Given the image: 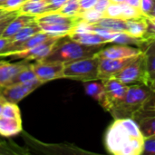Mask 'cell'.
I'll list each match as a JSON object with an SVG mask.
<instances>
[{"label":"cell","mask_w":155,"mask_h":155,"mask_svg":"<svg viewBox=\"0 0 155 155\" xmlns=\"http://www.w3.org/2000/svg\"><path fill=\"white\" fill-rule=\"evenodd\" d=\"M143 51L146 59L147 68H148V72L151 78V84H152V78L155 75V40L147 44L143 48Z\"/></svg>","instance_id":"603a6c76"},{"label":"cell","mask_w":155,"mask_h":155,"mask_svg":"<svg viewBox=\"0 0 155 155\" xmlns=\"http://www.w3.org/2000/svg\"><path fill=\"white\" fill-rule=\"evenodd\" d=\"M40 31H41L40 26L35 21V22L27 25L24 28H22L19 32H17L13 36H11L9 38V40L11 42H14V43H20V42H23V41L28 39L29 37H31L32 35H35L36 33H38Z\"/></svg>","instance_id":"7402d4cb"},{"label":"cell","mask_w":155,"mask_h":155,"mask_svg":"<svg viewBox=\"0 0 155 155\" xmlns=\"http://www.w3.org/2000/svg\"><path fill=\"white\" fill-rule=\"evenodd\" d=\"M64 78L87 82L99 79V58L94 55L64 64Z\"/></svg>","instance_id":"277c9868"},{"label":"cell","mask_w":155,"mask_h":155,"mask_svg":"<svg viewBox=\"0 0 155 155\" xmlns=\"http://www.w3.org/2000/svg\"><path fill=\"white\" fill-rule=\"evenodd\" d=\"M48 12L47 0H26L18 9L19 14L38 16Z\"/></svg>","instance_id":"9a60e30c"},{"label":"cell","mask_w":155,"mask_h":155,"mask_svg":"<svg viewBox=\"0 0 155 155\" xmlns=\"http://www.w3.org/2000/svg\"><path fill=\"white\" fill-rule=\"evenodd\" d=\"M104 84L105 98L102 107L110 112L114 107L119 104L126 95L129 85L124 84L115 77H110L105 79H100Z\"/></svg>","instance_id":"52a82bcc"},{"label":"cell","mask_w":155,"mask_h":155,"mask_svg":"<svg viewBox=\"0 0 155 155\" xmlns=\"http://www.w3.org/2000/svg\"><path fill=\"white\" fill-rule=\"evenodd\" d=\"M84 87L85 93L89 96H91L93 99L97 101L99 104L102 106L105 98L104 87L102 81L98 79V80L84 82Z\"/></svg>","instance_id":"e0dca14e"},{"label":"cell","mask_w":155,"mask_h":155,"mask_svg":"<svg viewBox=\"0 0 155 155\" xmlns=\"http://www.w3.org/2000/svg\"><path fill=\"white\" fill-rule=\"evenodd\" d=\"M23 132L21 113L17 104L6 102L0 114V134L11 138Z\"/></svg>","instance_id":"8992f818"},{"label":"cell","mask_w":155,"mask_h":155,"mask_svg":"<svg viewBox=\"0 0 155 155\" xmlns=\"http://www.w3.org/2000/svg\"><path fill=\"white\" fill-rule=\"evenodd\" d=\"M96 2H97V0H80V5H81L82 12L94 8Z\"/></svg>","instance_id":"8d00e7d4"},{"label":"cell","mask_w":155,"mask_h":155,"mask_svg":"<svg viewBox=\"0 0 155 155\" xmlns=\"http://www.w3.org/2000/svg\"><path fill=\"white\" fill-rule=\"evenodd\" d=\"M113 3H118V4H123V3H126L127 0H111Z\"/></svg>","instance_id":"60d3db41"},{"label":"cell","mask_w":155,"mask_h":155,"mask_svg":"<svg viewBox=\"0 0 155 155\" xmlns=\"http://www.w3.org/2000/svg\"><path fill=\"white\" fill-rule=\"evenodd\" d=\"M68 0H47L48 12L58 11Z\"/></svg>","instance_id":"836d02e7"},{"label":"cell","mask_w":155,"mask_h":155,"mask_svg":"<svg viewBox=\"0 0 155 155\" xmlns=\"http://www.w3.org/2000/svg\"><path fill=\"white\" fill-rule=\"evenodd\" d=\"M123 11H122V19L124 20H131V19H138L144 17L145 15L139 9L130 5L127 3L122 4Z\"/></svg>","instance_id":"4316f807"},{"label":"cell","mask_w":155,"mask_h":155,"mask_svg":"<svg viewBox=\"0 0 155 155\" xmlns=\"http://www.w3.org/2000/svg\"><path fill=\"white\" fill-rule=\"evenodd\" d=\"M73 40L86 45H99L110 44L105 38L102 35L94 33V32H85V33H72L68 35Z\"/></svg>","instance_id":"2e32d148"},{"label":"cell","mask_w":155,"mask_h":155,"mask_svg":"<svg viewBox=\"0 0 155 155\" xmlns=\"http://www.w3.org/2000/svg\"><path fill=\"white\" fill-rule=\"evenodd\" d=\"M103 17H104V14L95 10L94 8L83 11L79 15V18L81 20L88 22V23H96Z\"/></svg>","instance_id":"83f0119b"},{"label":"cell","mask_w":155,"mask_h":155,"mask_svg":"<svg viewBox=\"0 0 155 155\" xmlns=\"http://www.w3.org/2000/svg\"><path fill=\"white\" fill-rule=\"evenodd\" d=\"M40 81L34 69L32 68L31 64H29L26 67H25L24 69H22L14 78V80L12 81L11 84H18V83H34V82H37Z\"/></svg>","instance_id":"cb8c5ba5"},{"label":"cell","mask_w":155,"mask_h":155,"mask_svg":"<svg viewBox=\"0 0 155 155\" xmlns=\"http://www.w3.org/2000/svg\"><path fill=\"white\" fill-rule=\"evenodd\" d=\"M155 155V135L144 137L143 154Z\"/></svg>","instance_id":"4dcf8cb0"},{"label":"cell","mask_w":155,"mask_h":155,"mask_svg":"<svg viewBox=\"0 0 155 155\" xmlns=\"http://www.w3.org/2000/svg\"><path fill=\"white\" fill-rule=\"evenodd\" d=\"M9 43H10L9 38L3 37V36H1V37H0V56L2 55L3 52L5 51V49L6 48V46L8 45V44H9Z\"/></svg>","instance_id":"74e56055"},{"label":"cell","mask_w":155,"mask_h":155,"mask_svg":"<svg viewBox=\"0 0 155 155\" xmlns=\"http://www.w3.org/2000/svg\"><path fill=\"white\" fill-rule=\"evenodd\" d=\"M150 15H154L155 16V0H153V9H152V11H151Z\"/></svg>","instance_id":"b9f144b4"},{"label":"cell","mask_w":155,"mask_h":155,"mask_svg":"<svg viewBox=\"0 0 155 155\" xmlns=\"http://www.w3.org/2000/svg\"><path fill=\"white\" fill-rule=\"evenodd\" d=\"M100 26L110 29L114 32H122L126 33L127 31V20H124L121 18H111V17H103L96 23Z\"/></svg>","instance_id":"44dd1931"},{"label":"cell","mask_w":155,"mask_h":155,"mask_svg":"<svg viewBox=\"0 0 155 155\" xmlns=\"http://www.w3.org/2000/svg\"><path fill=\"white\" fill-rule=\"evenodd\" d=\"M106 150L114 155H141L144 136L138 123L131 118L114 119L104 136Z\"/></svg>","instance_id":"6da1fadb"},{"label":"cell","mask_w":155,"mask_h":155,"mask_svg":"<svg viewBox=\"0 0 155 155\" xmlns=\"http://www.w3.org/2000/svg\"><path fill=\"white\" fill-rule=\"evenodd\" d=\"M106 45L107 44L99 45H86L78 43L66 35L58 40L51 53L43 60L49 62H59L65 64L80 59L94 56Z\"/></svg>","instance_id":"3957f363"},{"label":"cell","mask_w":155,"mask_h":155,"mask_svg":"<svg viewBox=\"0 0 155 155\" xmlns=\"http://www.w3.org/2000/svg\"><path fill=\"white\" fill-rule=\"evenodd\" d=\"M19 13H18V10H16V11H14L11 15H9L8 16H6V17H5L4 19H2L1 21H0V37L2 36V35H3V33H4V31H5V29L6 28V26L9 25V23L18 15Z\"/></svg>","instance_id":"d6a6232c"},{"label":"cell","mask_w":155,"mask_h":155,"mask_svg":"<svg viewBox=\"0 0 155 155\" xmlns=\"http://www.w3.org/2000/svg\"><path fill=\"white\" fill-rule=\"evenodd\" d=\"M61 37L56 36H50L48 39L45 40L44 42L38 44L37 45L21 52H16L12 54L11 56L13 59H22L24 61H39L45 59L53 50L56 43Z\"/></svg>","instance_id":"ba28073f"},{"label":"cell","mask_w":155,"mask_h":155,"mask_svg":"<svg viewBox=\"0 0 155 155\" xmlns=\"http://www.w3.org/2000/svg\"><path fill=\"white\" fill-rule=\"evenodd\" d=\"M35 16H33L30 15H25V14H18L6 26L2 36L10 38L11 36L15 35L17 32H19L22 28H24L27 25L35 22Z\"/></svg>","instance_id":"5bb4252c"},{"label":"cell","mask_w":155,"mask_h":155,"mask_svg":"<svg viewBox=\"0 0 155 155\" xmlns=\"http://www.w3.org/2000/svg\"><path fill=\"white\" fill-rule=\"evenodd\" d=\"M153 6V0H142L141 1V11L144 15H150Z\"/></svg>","instance_id":"e575fe53"},{"label":"cell","mask_w":155,"mask_h":155,"mask_svg":"<svg viewBox=\"0 0 155 155\" xmlns=\"http://www.w3.org/2000/svg\"><path fill=\"white\" fill-rule=\"evenodd\" d=\"M5 1H6V0H0V7H1L2 5H3V4H4V3H5Z\"/></svg>","instance_id":"7bdbcfd3"},{"label":"cell","mask_w":155,"mask_h":155,"mask_svg":"<svg viewBox=\"0 0 155 155\" xmlns=\"http://www.w3.org/2000/svg\"><path fill=\"white\" fill-rule=\"evenodd\" d=\"M31 65L37 78L43 84H45L49 81L64 78V64L59 62L39 60L35 64H31Z\"/></svg>","instance_id":"9c48e42d"},{"label":"cell","mask_w":155,"mask_h":155,"mask_svg":"<svg viewBox=\"0 0 155 155\" xmlns=\"http://www.w3.org/2000/svg\"><path fill=\"white\" fill-rule=\"evenodd\" d=\"M41 31L51 36L63 37L70 35L76 25H49V24H38Z\"/></svg>","instance_id":"d6986e66"},{"label":"cell","mask_w":155,"mask_h":155,"mask_svg":"<svg viewBox=\"0 0 155 155\" xmlns=\"http://www.w3.org/2000/svg\"><path fill=\"white\" fill-rule=\"evenodd\" d=\"M151 87H152V89H153V91H155V83H153V84L151 85Z\"/></svg>","instance_id":"ee69618b"},{"label":"cell","mask_w":155,"mask_h":155,"mask_svg":"<svg viewBox=\"0 0 155 155\" xmlns=\"http://www.w3.org/2000/svg\"><path fill=\"white\" fill-rule=\"evenodd\" d=\"M143 53V49L138 47L130 46V45H112L110 46H104L101 49L97 54L96 56L98 58H111V59H123V58H129L134 57L136 55L141 54Z\"/></svg>","instance_id":"8fae6325"},{"label":"cell","mask_w":155,"mask_h":155,"mask_svg":"<svg viewBox=\"0 0 155 155\" xmlns=\"http://www.w3.org/2000/svg\"><path fill=\"white\" fill-rule=\"evenodd\" d=\"M25 1L26 0H6L1 7L9 11H15L18 10Z\"/></svg>","instance_id":"1f68e13d"},{"label":"cell","mask_w":155,"mask_h":155,"mask_svg":"<svg viewBox=\"0 0 155 155\" xmlns=\"http://www.w3.org/2000/svg\"><path fill=\"white\" fill-rule=\"evenodd\" d=\"M29 152L0 134V155H25Z\"/></svg>","instance_id":"ffe728a7"},{"label":"cell","mask_w":155,"mask_h":155,"mask_svg":"<svg viewBox=\"0 0 155 155\" xmlns=\"http://www.w3.org/2000/svg\"><path fill=\"white\" fill-rule=\"evenodd\" d=\"M28 64L27 61L18 63L0 62V89L10 85L15 75Z\"/></svg>","instance_id":"4fadbf2b"},{"label":"cell","mask_w":155,"mask_h":155,"mask_svg":"<svg viewBox=\"0 0 155 155\" xmlns=\"http://www.w3.org/2000/svg\"><path fill=\"white\" fill-rule=\"evenodd\" d=\"M137 123L144 137L155 135V114L145 116Z\"/></svg>","instance_id":"d4e9b609"},{"label":"cell","mask_w":155,"mask_h":155,"mask_svg":"<svg viewBox=\"0 0 155 155\" xmlns=\"http://www.w3.org/2000/svg\"><path fill=\"white\" fill-rule=\"evenodd\" d=\"M6 102H7V101H6L3 96H0V114H1V113H2V110H3V107H4L5 104Z\"/></svg>","instance_id":"ab89813d"},{"label":"cell","mask_w":155,"mask_h":155,"mask_svg":"<svg viewBox=\"0 0 155 155\" xmlns=\"http://www.w3.org/2000/svg\"><path fill=\"white\" fill-rule=\"evenodd\" d=\"M122 11H123L122 4L112 2L103 14H104V17L121 18L122 19Z\"/></svg>","instance_id":"f1b7e54d"},{"label":"cell","mask_w":155,"mask_h":155,"mask_svg":"<svg viewBox=\"0 0 155 155\" xmlns=\"http://www.w3.org/2000/svg\"><path fill=\"white\" fill-rule=\"evenodd\" d=\"M114 77L129 86L137 84L151 86V78L144 54L142 53L137 55L129 64H127Z\"/></svg>","instance_id":"5b68a950"},{"label":"cell","mask_w":155,"mask_h":155,"mask_svg":"<svg viewBox=\"0 0 155 155\" xmlns=\"http://www.w3.org/2000/svg\"><path fill=\"white\" fill-rule=\"evenodd\" d=\"M109 113L114 119L131 118L136 122L155 114V91L148 85H130L124 100Z\"/></svg>","instance_id":"7a4b0ae2"},{"label":"cell","mask_w":155,"mask_h":155,"mask_svg":"<svg viewBox=\"0 0 155 155\" xmlns=\"http://www.w3.org/2000/svg\"><path fill=\"white\" fill-rule=\"evenodd\" d=\"M141 1L142 0H127L126 3L141 11Z\"/></svg>","instance_id":"f35d334b"},{"label":"cell","mask_w":155,"mask_h":155,"mask_svg":"<svg viewBox=\"0 0 155 155\" xmlns=\"http://www.w3.org/2000/svg\"><path fill=\"white\" fill-rule=\"evenodd\" d=\"M42 84H44L41 81L34 83H18L10 84L2 89V96L7 102L17 104Z\"/></svg>","instance_id":"30bf717a"},{"label":"cell","mask_w":155,"mask_h":155,"mask_svg":"<svg viewBox=\"0 0 155 155\" xmlns=\"http://www.w3.org/2000/svg\"><path fill=\"white\" fill-rule=\"evenodd\" d=\"M153 83H155V75L153 77V78H152V84H151V85H152Z\"/></svg>","instance_id":"f6af8a7d"},{"label":"cell","mask_w":155,"mask_h":155,"mask_svg":"<svg viewBox=\"0 0 155 155\" xmlns=\"http://www.w3.org/2000/svg\"><path fill=\"white\" fill-rule=\"evenodd\" d=\"M111 3H112L111 0H97V2H96L94 8L95 10L101 12V13H104Z\"/></svg>","instance_id":"d590c367"},{"label":"cell","mask_w":155,"mask_h":155,"mask_svg":"<svg viewBox=\"0 0 155 155\" xmlns=\"http://www.w3.org/2000/svg\"><path fill=\"white\" fill-rule=\"evenodd\" d=\"M147 28H148V23L145 19V16L142 18H138V19L127 20L126 34H128L131 36H134L136 38H142L144 40Z\"/></svg>","instance_id":"ac0fdd59"},{"label":"cell","mask_w":155,"mask_h":155,"mask_svg":"<svg viewBox=\"0 0 155 155\" xmlns=\"http://www.w3.org/2000/svg\"><path fill=\"white\" fill-rule=\"evenodd\" d=\"M145 19L148 23V28L146 35L144 36V41L146 42V45L150 42H153L155 40V16L152 15H145Z\"/></svg>","instance_id":"f546056e"},{"label":"cell","mask_w":155,"mask_h":155,"mask_svg":"<svg viewBox=\"0 0 155 155\" xmlns=\"http://www.w3.org/2000/svg\"><path fill=\"white\" fill-rule=\"evenodd\" d=\"M136 56L123 59L99 58V79L114 77L127 64H129Z\"/></svg>","instance_id":"7c38bea8"},{"label":"cell","mask_w":155,"mask_h":155,"mask_svg":"<svg viewBox=\"0 0 155 155\" xmlns=\"http://www.w3.org/2000/svg\"><path fill=\"white\" fill-rule=\"evenodd\" d=\"M58 12L72 17H79L82 13L80 0H68L59 10Z\"/></svg>","instance_id":"484cf974"},{"label":"cell","mask_w":155,"mask_h":155,"mask_svg":"<svg viewBox=\"0 0 155 155\" xmlns=\"http://www.w3.org/2000/svg\"><path fill=\"white\" fill-rule=\"evenodd\" d=\"M0 96H2V89H0Z\"/></svg>","instance_id":"bcb514c9"}]
</instances>
